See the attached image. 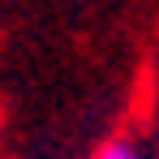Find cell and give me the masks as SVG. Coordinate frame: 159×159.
<instances>
[{"label":"cell","instance_id":"cell-1","mask_svg":"<svg viewBox=\"0 0 159 159\" xmlns=\"http://www.w3.org/2000/svg\"><path fill=\"white\" fill-rule=\"evenodd\" d=\"M95 159H151V146L142 142V133L125 129V133H112L103 146L95 151Z\"/></svg>","mask_w":159,"mask_h":159}]
</instances>
